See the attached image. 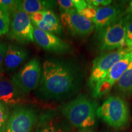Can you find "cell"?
Instances as JSON below:
<instances>
[{
  "label": "cell",
  "mask_w": 132,
  "mask_h": 132,
  "mask_svg": "<svg viewBox=\"0 0 132 132\" xmlns=\"http://www.w3.org/2000/svg\"><path fill=\"white\" fill-rule=\"evenodd\" d=\"M18 3L19 1L0 0V6L7 11L9 14H12L13 12L18 10Z\"/></svg>",
  "instance_id": "obj_21"
},
{
  "label": "cell",
  "mask_w": 132,
  "mask_h": 132,
  "mask_svg": "<svg viewBox=\"0 0 132 132\" xmlns=\"http://www.w3.org/2000/svg\"><path fill=\"white\" fill-rule=\"evenodd\" d=\"M84 72L72 59L50 57L42 65V74L36 95L45 100H61L70 98L80 90Z\"/></svg>",
  "instance_id": "obj_1"
},
{
  "label": "cell",
  "mask_w": 132,
  "mask_h": 132,
  "mask_svg": "<svg viewBox=\"0 0 132 132\" xmlns=\"http://www.w3.org/2000/svg\"><path fill=\"white\" fill-rule=\"evenodd\" d=\"M28 57V52L26 50L15 44H9L3 62V69L8 73L14 72Z\"/></svg>",
  "instance_id": "obj_14"
},
{
  "label": "cell",
  "mask_w": 132,
  "mask_h": 132,
  "mask_svg": "<svg viewBox=\"0 0 132 132\" xmlns=\"http://www.w3.org/2000/svg\"><path fill=\"white\" fill-rule=\"evenodd\" d=\"M37 118V113L32 108L16 107L9 118L5 132H32Z\"/></svg>",
  "instance_id": "obj_10"
},
{
  "label": "cell",
  "mask_w": 132,
  "mask_h": 132,
  "mask_svg": "<svg viewBox=\"0 0 132 132\" xmlns=\"http://www.w3.org/2000/svg\"><path fill=\"white\" fill-rule=\"evenodd\" d=\"M74 1V9L77 12H80L88 6L86 1L83 0H73Z\"/></svg>",
  "instance_id": "obj_27"
},
{
  "label": "cell",
  "mask_w": 132,
  "mask_h": 132,
  "mask_svg": "<svg viewBox=\"0 0 132 132\" xmlns=\"http://www.w3.org/2000/svg\"><path fill=\"white\" fill-rule=\"evenodd\" d=\"M33 26L54 35H61L63 32V26L60 19L52 10L44 11L42 20Z\"/></svg>",
  "instance_id": "obj_16"
},
{
  "label": "cell",
  "mask_w": 132,
  "mask_h": 132,
  "mask_svg": "<svg viewBox=\"0 0 132 132\" xmlns=\"http://www.w3.org/2000/svg\"><path fill=\"white\" fill-rule=\"evenodd\" d=\"M9 120V109L6 104L0 102V132H5Z\"/></svg>",
  "instance_id": "obj_20"
},
{
  "label": "cell",
  "mask_w": 132,
  "mask_h": 132,
  "mask_svg": "<svg viewBox=\"0 0 132 132\" xmlns=\"http://www.w3.org/2000/svg\"><path fill=\"white\" fill-rule=\"evenodd\" d=\"M25 96L12 81L6 78H0V102L6 105H16L24 101Z\"/></svg>",
  "instance_id": "obj_15"
},
{
  "label": "cell",
  "mask_w": 132,
  "mask_h": 132,
  "mask_svg": "<svg viewBox=\"0 0 132 132\" xmlns=\"http://www.w3.org/2000/svg\"><path fill=\"white\" fill-rule=\"evenodd\" d=\"M69 123L59 116L55 110H45L37 120L34 132H69Z\"/></svg>",
  "instance_id": "obj_12"
},
{
  "label": "cell",
  "mask_w": 132,
  "mask_h": 132,
  "mask_svg": "<svg viewBox=\"0 0 132 132\" xmlns=\"http://www.w3.org/2000/svg\"><path fill=\"white\" fill-rule=\"evenodd\" d=\"M81 132H91V131H82Z\"/></svg>",
  "instance_id": "obj_29"
},
{
  "label": "cell",
  "mask_w": 132,
  "mask_h": 132,
  "mask_svg": "<svg viewBox=\"0 0 132 132\" xmlns=\"http://www.w3.org/2000/svg\"><path fill=\"white\" fill-rule=\"evenodd\" d=\"M34 42L45 50L57 54L70 52L71 46L52 33L46 32L34 26Z\"/></svg>",
  "instance_id": "obj_11"
},
{
  "label": "cell",
  "mask_w": 132,
  "mask_h": 132,
  "mask_svg": "<svg viewBox=\"0 0 132 132\" xmlns=\"http://www.w3.org/2000/svg\"><path fill=\"white\" fill-rule=\"evenodd\" d=\"M97 9H98V7H95L94 6L88 4V6L86 7H85V9H82L81 11L78 13L81 15L85 16L86 19L92 21L95 18V15H96Z\"/></svg>",
  "instance_id": "obj_22"
},
{
  "label": "cell",
  "mask_w": 132,
  "mask_h": 132,
  "mask_svg": "<svg viewBox=\"0 0 132 132\" xmlns=\"http://www.w3.org/2000/svg\"><path fill=\"white\" fill-rule=\"evenodd\" d=\"M123 15L122 8L118 6L98 7L96 15L92 20L95 24L96 32L110 25Z\"/></svg>",
  "instance_id": "obj_13"
},
{
  "label": "cell",
  "mask_w": 132,
  "mask_h": 132,
  "mask_svg": "<svg viewBox=\"0 0 132 132\" xmlns=\"http://www.w3.org/2000/svg\"><path fill=\"white\" fill-rule=\"evenodd\" d=\"M42 74V65L37 57H34L25 64L12 77L14 85L24 94L28 95L37 89Z\"/></svg>",
  "instance_id": "obj_5"
},
{
  "label": "cell",
  "mask_w": 132,
  "mask_h": 132,
  "mask_svg": "<svg viewBox=\"0 0 132 132\" xmlns=\"http://www.w3.org/2000/svg\"><path fill=\"white\" fill-rule=\"evenodd\" d=\"M129 14L118 20L97 33L99 50L103 53L125 48L127 24Z\"/></svg>",
  "instance_id": "obj_4"
},
{
  "label": "cell",
  "mask_w": 132,
  "mask_h": 132,
  "mask_svg": "<svg viewBox=\"0 0 132 132\" xmlns=\"http://www.w3.org/2000/svg\"><path fill=\"white\" fill-rule=\"evenodd\" d=\"M116 89L123 95L132 94V61L127 69L115 85Z\"/></svg>",
  "instance_id": "obj_18"
},
{
  "label": "cell",
  "mask_w": 132,
  "mask_h": 132,
  "mask_svg": "<svg viewBox=\"0 0 132 132\" xmlns=\"http://www.w3.org/2000/svg\"><path fill=\"white\" fill-rule=\"evenodd\" d=\"M97 103L85 94H80L60 107V112L69 123L77 128L94 126L96 121Z\"/></svg>",
  "instance_id": "obj_2"
},
{
  "label": "cell",
  "mask_w": 132,
  "mask_h": 132,
  "mask_svg": "<svg viewBox=\"0 0 132 132\" xmlns=\"http://www.w3.org/2000/svg\"><path fill=\"white\" fill-rule=\"evenodd\" d=\"M97 116L111 127L120 129L128 125L130 112L127 103L119 96H110L97 109Z\"/></svg>",
  "instance_id": "obj_3"
},
{
  "label": "cell",
  "mask_w": 132,
  "mask_h": 132,
  "mask_svg": "<svg viewBox=\"0 0 132 132\" xmlns=\"http://www.w3.org/2000/svg\"><path fill=\"white\" fill-rule=\"evenodd\" d=\"M89 4L95 7H101L108 6L112 3L111 0H89L86 1Z\"/></svg>",
  "instance_id": "obj_25"
},
{
  "label": "cell",
  "mask_w": 132,
  "mask_h": 132,
  "mask_svg": "<svg viewBox=\"0 0 132 132\" xmlns=\"http://www.w3.org/2000/svg\"><path fill=\"white\" fill-rule=\"evenodd\" d=\"M125 45L127 47L132 49V14H129L127 24Z\"/></svg>",
  "instance_id": "obj_23"
},
{
  "label": "cell",
  "mask_w": 132,
  "mask_h": 132,
  "mask_svg": "<svg viewBox=\"0 0 132 132\" xmlns=\"http://www.w3.org/2000/svg\"><path fill=\"white\" fill-rule=\"evenodd\" d=\"M132 51L128 47L103 53L96 57L93 62L90 77L88 80V86L92 90L98 82L106 76L111 67L124 56L125 54Z\"/></svg>",
  "instance_id": "obj_6"
},
{
  "label": "cell",
  "mask_w": 132,
  "mask_h": 132,
  "mask_svg": "<svg viewBox=\"0 0 132 132\" xmlns=\"http://www.w3.org/2000/svg\"><path fill=\"white\" fill-rule=\"evenodd\" d=\"M131 61L132 51L117 62L109 70L106 76L97 84L92 89V97L95 98H99L108 94L122 76Z\"/></svg>",
  "instance_id": "obj_7"
},
{
  "label": "cell",
  "mask_w": 132,
  "mask_h": 132,
  "mask_svg": "<svg viewBox=\"0 0 132 132\" xmlns=\"http://www.w3.org/2000/svg\"><path fill=\"white\" fill-rule=\"evenodd\" d=\"M56 6L54 1H43V0H23L19 1L18 10L25 12L29 15L40 11L52 10Z\"/></svg>",
  "instance_id": "obj_17"
},
{
  "label": "cell",
  "mask_w": 132,
  "mask_h": 132,
  "mask_svg": "<svg viewBox=\"0 0 132 132\" xmlns=\"http://www.w3.org/2000/svg\"><path fill=\"white\" fill-rule=\"evenodd\" d=\"M7 45L4 42L0 41V73L2 72L3 68V62L7 51Z\"/></svg>",
  "instance_id": "obj_26"
},
{
  "label": "cell",
  "mask_w": 132,
  "mask_h": 132,
  "mask_svg": "<svg viewBox=\"0 0 132 132\" xmlns=\"http://www.w3.org/2000/svg\"><path fill=\"white\" fill-rule=\"evenodd\" d=\"M8 36L22 44L34 42V26L28 14L19 10L12 13Z\"/></svg>",
  "instance_id": "obj_9"
},
{
  "label": "cell",
  "mask_w": 132,
  "mask_h": 132,
  "mask_svg": "<svg viewBox=\"0 0 132 132\" xmlns=\"http://www.w3.org/2000/svg\"><path fill=\"white\" fill-rule=\"evenodd\" d=\"M130 9H131V11L132 12V1H131V3H130Z\"/></svg>",
  "instance_id": "obj_28"
},
{
  "label": "cell",
  "mask_w": 132,
  "mask_h": 132,
  "mask_svg": "<svg viewBox=\"0 0 132 132\" xmlns=\"http://www.w3.org/2000/svg\"><path fill=\"white\" fill-rule=\"evenodd\" d=\"M56 2L59 5L61 12L67 10L74 9L73 0H59Z\"/></svg>",
  "instance_id": "obj_24"
},
{
  "label": "cell",
  "mask_w": 132,
  "mask_h": 132,
  "mask_svg": "<svg viewBox=\"0 0 132 132\" xmlns=\"http://www.w3.org/2000/svg\"><path fill=\"white\" fill-rule=\"evenodd\" d=\"M60 20L62 26L73 37H87L95 29L93 21L81 15L75 9L61 12Z\"/></svg>",
  "instance_id": "obj_8"
},
{
  "label": "cell",
  "mask_w": 132,
  "mask_h": 132,
  "mask_svg": "<svg viewBox=\"0 0 132 132\" xmlns=\"http://www.w3.org/2000/svg\"><path fill=\"white\" fill-rule=\"evenodd\" d=\"M10 14L0 6V36H4L9 31Z\"/></svg>",
  "instance_id": "obj_19"
}]
</instances>
